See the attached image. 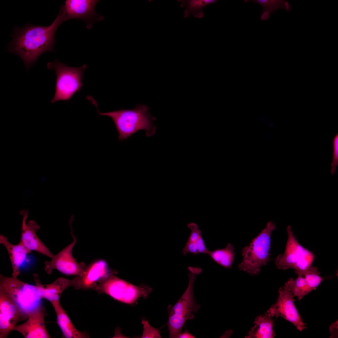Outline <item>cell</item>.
Wrapping results in <instances>:
<instances>
[{"label": "cell", "mask_w": 338, "mask_h": 338, "mask_svg": "<svg viewBox=\"0 0 338 338\" xmlns=\"http://www.w3.org/2000/svg\"><path fill=\"white\" fill-rule=\"evenodd\" d=\"M65 17L62 5L57 17L49 26L27 24L22 28L15 27L13 39L7 50L20 57L28 70L41 55L54 51L55 33L59 26L65 21Z\"/></svg>", "instance_id": "1"}, {"label": "cell", "mask_w": 338, "mask_h": 338, "mask_svg": "<svg viewBox=\"0 0 338 338\" xmlns=\"http://www.w3.org/2000/svg\"><path fill=\"white\" fill-rule=\"evenodd\" d=\"M249 1L257 3L262 6L263 13L260 15V18L263 21L268 19L270 14L278 9H285L288 12L290 11L291 9V5L286 0H245L244 2Z\"/></svg>", "instance_id": "23"}, {"label": "cell", "mask_w": 338, "mask_h": 338, "mask_svg": "<svg viewBox=\"0 0 338 338\" xmlns=\"http://www.w3.org/2000/svg\"><path fill=\"white\" fill-rule=\"evenodd\" d=\"M20 213L23 217L20 241L31 251H36L51 258L54 255L36 234L40 228L39 225L33 220L26 222L28 214V210H22Z\"/></svg>", "instance_id": "14"}, {"label": "cell", "mask_w": 338, "mask_h": 338, "mask_svg": "<svg viewBox=\"0 0 338 338\" xmlns=\"http://www.w3.org/2000/svg\"><path fill=\"white\" fill-rule=\"evenodd\" d=\"M187 227L191 232L182 249V254L186 255L189 253L194 255L199 253L207 254L209 250L206 247L202 236V231L198 228V225L192 222L188 224Z\"/></svg>", "instance_id": "18"}, {"label": "cell", "mask_w": 338, "mask_h": 338, "mask_svg": "<svg viewBox=\"0 0 338 338\" xmlns=\"http://www.w3.org/2000/svg\"><path fill=\"white\" fill-rule=\"evenodd\" d=\"M287 232L288 238L285 251L283 254L278 255L275 261L277 268L283 270L294 269L303 262L311 252L298 243L290 225L287 226Z\"/></svg>", "instance_id": "11"}, {"label": "cell", "mask_w": 338, "mask_h": 338, "mask_svg": "<svg viewBox=\"0 0 338 338\" xmlns=\"http://www.w3.org/2000/svg\"><path fill=\"white\" fill-rule=\"evenodd\" d=\"M96 0H66L63 5L65 13V21L71 19H81L90 28L95 22L102 20L103 17L95 12Z\"/></svg>", "instance_id": "12"}, {"label": "cell", "mask_w": 338, "mask_h": 338, "mask_svg": "<svg viewBox=\"0 0 338 338\" xmlns=\"http://www.w3.org/2000/svg\"><path fill=\"white\" fill-rule=\"evenodd\" d=\"M33 277L41 299L44 298L51 303L59 301L61 294L68 287L72 286L78 289L81 287L80 279L76 277L72 280L60 278L51 284H43L37 274H34Z\"/></svg>", "instance_id": "15"}, {"label": "cell", "mask_w": 338, "mask_h": 338, "mask_svg": "<svg viewBox=\"0 0 338 338\" xmlns=\"http://www.w3.org/2000/svg\"><path fill=\"white\" fill-rule=\"evenodd\" d=\"M275 228L274 223L268 222L249 245L242 248L243 259L238 265L240 270L252 275H257L260 271L261 267L271 260V236Z\"/></svg>", "instance_id": "4"}, {"label": "cell", "mask_w": 338, "mask_h": 338, "mask_svg": "<svg viewBox=\"0 0 338 338\" xmlns=\"http://www.w3.org/2000/svg\"><path fill=\"white\" fill-rule=\"evenodd\" d=\"M94 105L100 115L110 117L113 121L119 133L118 139L122 141L126 139L134 133L140 130L146 131V135L149 137L154 135L156 127L153 123L155 118L148 111L147 106L136 105L132 109H120L107 112L99 110L96 102Z\"/></svg>", "instance_id": "2"}, {"label": "cell", "mask_w": 338, "mask_h": 338, "mask_svg": "<svg viewBox=\"0 0 338 338\" xmlns=\"http://www.w3.org/2000/svg\"><path fill=\"white\" fill-rule=\"evenodd\" d=\"M109 273L105 261L102 260L96 261L85 269L84 273L81 277V285L85 288H89L100 279L107 278Z\"/></svg>", "instance_id": "19"}, {"label": "cell", "mask_w": 338, "mask_h": 338, "mask_svg": "<svg viewBox=\"0 0 338 338\" xmlns=\"http://www.w3.org/2000/svg\"><path fill=\"white\" fill-rule=\"evenodd\" d=\"M96 289L115 300L130 304L141 297H146L151 290L150 288L137 286L116 277L105 279Z\"/></svg>", "instance_id": "7"}, {"label": "cell", "mask_w": 338, "mask_h": 338, "mask_svg": "<svg viewBox=\"0 0 338 338\" xmlns=\"http://www.w3.org/2000/svg\"><path fill=\"white\" fill-rule=\"evenodd\" d=\"M0 243L3 245L8 253L13 270L12 276L16 278L20 274V269L27 255L31 251L28 249L20 241L17 244H13L4 235H0Z\"/></svg>", "instance_id": "16"}, {"label": "cell", "mask_w": 338, "mask_h": 338, "mask_svg": "<svg viewBox=\"0 0 338 338\" xmlns=\"http://www.w3.org/2000/svg\"><path fill=\"white\" fill-rule=\"evenodd\" d=\"M196 337L189 332L186 329L184 332L180 333L177 337L178 338H195Z\"/></svg>", "instance_id": "28"}, {"label": "cell", "mask_w": 338, "mask_h": 338, "mask_svg": "<svg viewBox=\"0 0 338 338\" xmlns=\"http://www.w3.org/2000/svg\"><path fill=\"white\" fill-rule=\"evenodd\" d=\"M28 318L6 291L0 288V338H6L18 322Z\"/></svg>", "instance_id": "10"}, {"label": "cell", "mask_w": 338, "mask_h": 338, "mask_svg": "<svg viewBox=\"0 0 338 338\" xmlns=\"http://www.w3.org/2000/svg\"><path fill=\"white\" fill-rule=\"evenodd\" d=\"M303 275L311 291L315 290L323 279L320 276V273L316 267H313L311 269L304 274Z\"/></svg>", "instance_id": "25"}, {"label": "cell", "mask_w": 338, "mask_h": 338, "mask_svg": "<svg viewBox=\"0 0 338 338\" xmlns=\"http://www.w3.org/2000/svg\"><path fill=\"white\" fill-rule=\"evenodd\" d=\"M272 317L267 312L257 316L255 319L254 326L245 338H274L275 335L273 330L274 320Z\"/></svg>", "instance_id": "20"}, {"label": "cell", "mask_w": 338, "mask_h": 338, "mask_svg": "<svg viewBox=\"0 0 338 338\" xmlns=\"http://www.w3.org/2000/svg\"><path fill=\"white\" fill-rule=\"evenodd\" d=\"M333 149V158L331 163V173L335 174L337 166L338 165V133L335 136L332 140Z\"/></svg>", "instance_id": "26"}, {"label": "cell", "mask_w": 338, "mask_h": 338, "mask_svg": "<svg viewBox=\"0 0 338 338\" xmlns=\"http://www.w3.org/2000/svg\"><path fill=\"white\" fill-rule=\"evenodd\" d=\"M48 69L55 71L56 75L55 93L51 102L59 100L69 101L83 86V75L87 68L84 64L78 67L68 66L55 59L48 63Z\"/></svg>", "instance_id": "5"}, {"label": "cell", "mask_w": 338, "mask_h": 338, "mask_svg": "<svg viewBox=\"0 0 338 338\" xmlns=\"http://www.w3.org/2000/svg\"><path fill=\"white\" fill-rule=\"evenodd\" d=\"M51 304L56 314L57 323L64 337L67 338L89 337L86 333L79 331L75 328L61 305L59 301Z\"/></svg>", "instance_id": "17"}, {"label": "cell", "mask_w": 338, "mask_h": 338, "mask_svg": "<svg viewBox=\"0 0 338 338\" xmlns=\"http://www.w3.org/2000/svg\"><path fill=\"white\" fill-rule=\"evenodd\" d=\"M148 1H149V2H151V0H149Z\"/></svg>", "instance_id": "29"}, {"label": "cell", "mask_w": 338, "mask_h": 338, "mask_svg": "<svg viewBox=\"0 0 338 338\" xmlns=\"http://www.w3.org/2000/svg\"><path fill=\"white\" fill-rule=\"evenodd\" d=\"M182 8H185L183 17L187 18L190 16L201 18L204 13L203 9L207 6L216 3V0H178Z\"/></svg>", "instance_id": "21"}, {"label": "cell", "mask_w": 338, "mask_h": 338, "mask_svg": "<svg viewBox=\"0 0 338 338\" xmlns=\"http://www.w3.org/2000/svg\"><path fill=\"white\" fill-rule=\"evenodd\" d=\"M45 310L41 303L28 315L26 321L16 325L13 330L20 333L25 338H49L45 323Z\"/></svg>", "instance_id": "13"}, {"label": "cell", "mask_w": 338, "mask_h": 338, "mask_svg": "<svg viewBox=\"0 0 338 338\" xmlns=\"http://www.w3.org/2000/svg\"><path fill=\"white\" fill-rule=\"evenodd\" d=\"M142 323L144 325V331L142 337H161L159 330L150 325L147 321L143 320Z\"/></svg>", "instance_id": "27"}, {"label": "cell", "mask_w": 338, "mask_h": 338, "mask_svg": "<svg viewBox=\"0 0 338 338\" xmlns=\"http://www.w3.org/2000/svg\"><path fill=\"white\" fill-rule=\"evenodd\" d=\"M284 286L287 289L299 300L311 292L306 282L303 275L298 274L296 278L289 279Z\"/></svg>", "instance_id": "24"}, {"label": "cell", "mask_w": 338, "mask_h": 338, "mask_svg": "<svg viewBox=\"0 0 338 338\" xmlns=\"http://www.w3.org/2000/svg\"><path fill=\"white\" fill-rule=\"evenodd\" d=\"M0 288L3 289L26 315L41 303V299L36 285L23 282L17 278L0 274Z\"/></svg>", "instance_id": "6"}, {"label": "cell", "mask_w": 338, "mask_h": 338, "mask_svg": "<svg viewBox=\"0 0 338 338\" xmlns=\"http://www.w3.org/2000/svg\"><path fill=\"white\" fill-rule=\"evenodd\" d=\"M188 269L189 283L187 289L173 306L170 305L167 308V325L170 338H177L186 321L193 319V313H197L200 307L194 298L193 287L196 277L201 274L202 269L191 266L188 267Z\"/></svg>", "instance_id": "3"}, {"label": "cell", "mask_w": 338, "mask_h": 338, "mask_svg": "<svg viewBox=\"0 0 338 338\" xmlns=\"http://www.w3.org/2000/svg\"><path fill=\"white\" fill-rule=\"evenodd\" d=\"M234 251L233 246L228 243L224 248L209 250L207 255L217 264L225 268L231 269L235 255Z\"/></svg>", "instance_id": "22"}, {"label": "cell", "mask_w": 338, "mask_h": 338, "mask_svg": "<svg viewBox=\"0 0 338 338\" xmlns=\"http://www.w3.org/2000/svg\"><path fill=\"white\" fill-rule=\"evenodd\" d=\"M294 297L284 286L280 287L279 289V296L276 302L266 312L272 317L283 318L292 323L297 330L302 331L306 327L294 305Z\"/></svg>", "instance_id": "9"}, {"label": "cell", "mask_w": 338, "mask_h": 338, "mask_svg": "<svg viewBox=\"0 0 338 338\" xmlns=\"http://www.w3.org/2000/svg\"><path fill=\"white\" fill-rule=\"evenodd\" d=\"M73 221H69L70 234L73 238V241L59 253L54 255L49 261L44 263V270L50 275L53 269H55L67 275H76L82 276L84 273V265L77 263L72 255V250L76 242V238L73 233Z\"/></svg>", "instance_id": "8"}]
</instances>
